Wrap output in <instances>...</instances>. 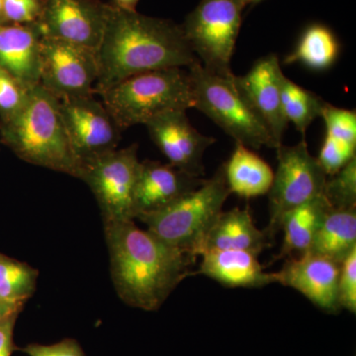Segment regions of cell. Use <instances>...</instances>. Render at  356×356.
Masks as SVG:
<instances>
[{
	"label": "cell",
	"instance_id": "17",
	"mask_svg": "<svg viewBox=\"0 0 356 356\" xmlns=\"http://www.w3.org/2000/svg\"><path fill=\"white\" fill-rule=\"evenodd\" d=\"M193 275H204L225 287L261 288L276 283L274 273H266L257 255L243 250H209Z\"/></svg>",
	"mask_w": 356,
	"mask_h": 356
},
{
	"label": "cell",
	"instance_id": "29",
	"mask_svg": "<svg viewBox=\"0 0 356 356\" xmlns=\"http://www.w3.org/2000/svg\"><path fill=\"white\" fill-rule=\"evenodd\" d=\"M356 156V147L341 142L325 134L317 158L327 177H332Z\"/></svg>",
	"mask_w": 356,
	"mask_h": 356
},
{
	"label": "cell",
	"instance_id": "33",
	"mask_svg": "<svg viewBox=\"0 0 356 356\" xmlns=\"http://www.w3.org/2000/svg\"><path fill=\"white\" fill-rule=\"evenodd\" d=\"M18 316L19 314H13L0 323V356H11L15 350L13 332Z\"/></svg>",
	"mask_w": 356,
	"mask_h": 356
},
{
	"label": "cell",
	"instance_id": "5",
	"mask_svg": "<svg viewBox=\"0 0 356 356\" xmlns=\"http://www.w3.org/2000/svg\"><path fill=\"white\" fill-rule=\"evenodd\" d=\"M99 95L122 132L165 112L193 108L191 79L181 67L136 74Z\"/></svg>",
	"mask_w": 356,
	"mask_h": 356
},
{
	"label": "cell",
	"instance_id": "31",
	"mask_svg": "<svg viewBox=\"0 0 356 356\" xmlns=\"http://www.w3.org/2000/svg\"><path fill=\"white\" fill-rule=\"evenodd\" d=\"M43 8L44 0H3L7 24H37Z\"/></svg>",
	"mask_w": 356,
	"mask_h": 356
},
{
	"label": "cell",
	"instance_id": "25",
	"mask_svg": "<svg viewBox=\"0 0 356 356\" xmlns=\"http://www.w3.org/2000/svg\"><path fill=\"white\" fill-rule=\"evenodd\" d=\"M281 100L285 119L303 136L311 124L321 117L327 103L316 93L293 83L285 74L282 79Z\"/></svg>",
	"mask_w": 356,
	"mask_h": 356
},
{
	"label": "cell",
	"instance_id": "37",
	"mask_svg": "<svg viewBox=\"0 0 356 356\" xmlns=\"http://www.w3.org/2000/svg\"><path fill=\"white\" fill-rule=\"evenodd\" d=\"M7 24L3 11V0H0V25Z\"/></svg>",
	"mask_w": 356,
	"mask_h": 356
},
{
	"label": "cell",
	"instance_id": "27",
	"mask_svg": "<svg viewBox=\"0 0 356 356\" xmlns=\"http://www.w3.org/2000/svg\"><path fill=\"white\" fill-rule=\"evenodd\" d=\"M29 86L0 67V122L9 120L24 106Z\"/></svg>",
	"mask_w": 356,
	"mask_h": 356
},
{
	"label": "cell",
	"instance_id": "35",
	"mask_svg": "<svg viewBox=\"0 0 356 356\" xmlns=\"http://www.w3.org/2000/svg\"><path fill=\"white\" fill-rule=\"evenodd\" d=\"M13 314H20V311L13 310V309L9 308L4 304L0 303V323L3 322L6 318L13 315Z\"/></svg>",
	"mask_w": 356,
	"mask_h": 356
},
{
	"label": "cell",
	"instance_id": "23",
	"mask_svg": "<svg viewBox=\"0 0 356 356\" xmlns=\"http://www.w3.org/2000/svg\"><path fill=\"white\" fill-rule=\"evenodd\" d=\"M339 54V43L334 33L327 26L316 23L304 30L296 48L284 58V64L324 70L334 64Z\"/></svg>",
	"mask_w": 356,
	"mask_h": 356
},
{
	"label": "cell",
	"instance_id": "10",
	"mask_svg": "<svg viewBox=\"0 0 356 356\" xmlns=\"http://www.w3.org/2000/svg\"><path fill=\"white\" fill-rule=\"evenodd\" d=\"M96 53L86 47L43 37L40 84L58 100L95 95Z\"/></svg>",
	"mask_w": 356,
	"mask_h": 356
},
{
	"label": "cell",
	"instance_id": "13",
	"mask_svg": "<svg viewBox=\"0 0 356 356\" xmlns=\"http://www.w3.org/2000/svg\"><path fill=\"white\" fill-rule=\"evenodd\" d=\"M145 126L170 165L192 177H203L204 154L216 140L198 132L189 122L186 110L165 112Z\"/></svg>",
	"mask_w": 356,
	"mask_h": 356
},
{
	"label": "cell",
	"instance_id": "36",
	"mask_svg": "<svg viewBox=\"0 0 356 356\" xmlns=\"http://www.w3.org/2000/svg\"><path fill=\"white\" fill-rule=\"evenodd\" d=\"M264 1V0H240L241 4L243 8L248 6H255V4L259 3V2Z\"/></svg>",
	"mask_w": 356,
	"mask_h": 356
},
{
	"label": "cell",
	"instance_id": "30",
	"mask_svg": "<svg viewBox=\"0 0 356 356\" xmlns=\"http://www.w3.org/2000/svg\"><path fill=\"white\" fill-rule=\"evenodd\" d=\"M339 302L341 309L356 313V248L341 262Z\"/></svg>",
	"mask_w": 356,
	"mask_h": 356
},
{
	"label": "cell",
	"instance_id": "24",
	"mask_svg": "<svg viewBox=\"0 0 356 356\" xmlns=\"http://www.w3.org/2000/svg\"><path fill=\"white\" fill-rule=\"evenodd\" d=\"M39 271L26 262L0 254V303L22 311L36 291Z\"/></svg>",
	"mask_w": 356,
	"mask_h": 356
},
{
	"label": "cell",
	"instance_id": "22",
	"mask_svg": "<svg viewBox=\"0 0 356 356\" xmlns=\"http://www.w3.org/2000/svg\"><path fill=\"white\" fill-rule=\"evenodd\" d=\"M356 248V207L327 213L309 252L339 262Z\"/></svg>",
	"mask_w": 356,
	"mask_h": 356
},
{
	"label": "cell",
	"instance_id": "21",
	"mask_svg": "<svg viewBox=\"0 0 356 356\" xmlns=\"http://www.w3.org/2000/svg\"><path fill=\"white\" fill-rule=\"evenodd\" d=\"M331 209L323 195L288 212L281 225L284 236L275 261L309 252L323 220Z\"/></svg>",
	"mask_w": 356,
	"mask_h": 356
},
{
	"label": "cell",
	"instance_id": "15",
	"mask_svg": "<svg viewBox=\"0 0 356 356\" xmlns=\"http://www.w3.org/2000/svg\"><path fill=\"white\" fill-rule=\"evenodd\" d=\"M280 58L275 54L264 56L243 76H234V83L266 126L280 147L288 122L283 114L282 79Z\"/></svg>",
	"mask_w": 356,
	"mask_h": 356
},
{
	"label": "cell",
	"instance_id": "3",
	"mask_svg": "<svg viewBox=\"0 0 356 356\" xmlns=\"http://www.w3.org/2000/svg\"><path fill=\"white\" fill-rule=\"evenodd\" d=\"M0 140L26 163L81 178L83 163L70 145L60 100L40 83L18 113L0 122Z\"/></svg>",
	"mask_w": 356,
	"mask_h": 356
},
{
	"label": "cell",
	"instance_id": "9",
	"mask_svg": "<svg viewBox=\"0 0 356 356\" xmlns=\"http://www.w3.org/2000/svg\"><path fill=\"white\" fill-rule=\"evenodd\" d=\"M139 165L137 144L83 163L79 179L95 194L103 221L135 220L133 200Z\"/></svg>",
	"mask_w": 356,
	"mask_h": 356
},
{
	"label": "cell",
	"instance_id": "16",
	"mask_svg": "<svg viewBox=\"0 0 356 356\" xmlns=\"http://www.w3.org/2000/svg\"><path fill=\"white\" fill-rule=\"evenodd\" d=\"M204 181L202 177H192L170 163L149 159L140 161L134 191V219L163 210Z\"/></svg>",
	"mask_w": 356,
	"mask_h": 356
},
{
	"label": "cell",
	"instance_id": "14",
	"mask_svg": "<svg viewBox=\"0 0 356 356\" xmlns=\"http://www.w3.org/2000/svg\"><path fill=\"white\" fill-rule=\"evenodd\" d=\"M341 264L322 255L305 252L287 257L282 268L274 273L276 283L293 288L320 310L339 314V277Z\"/></svg>",
	"mask_w": 356,
	"mask_h": 356
},
{
	"label": "cell",
	"instance_id": "7",
	"mask_svg": "<svg viewBox=\"0 0 356 356\" xmlns=\"http://www.w3.org/2000/svg\"><path fill=\"white\" fill-rule=\"evenodd\" d=\"M243 9L240 0H201L181 25L192 53L204 69L217 76H234L231 63Z\"/></svg>",
	"mask_w": 356,
	"mask_h": 356
},
{
	"label": "cell",
	"instance_id": "12",
	"mask_svg": "<svg viewBox=\"0 0 356 356\" xmlns=\"http://www.w3.org/2000/svg\"><path fill=\"white\" fill-rule=\"evenodd\" d=\"M111 4L98 0H44L37 23L43 37L62 40L97 51Z\"/></svg>",
	"mask_w": 356,
	"mask_h": 356
},
{
	"label": "cell",
	"instance_id": "19",
	"mask_svg": "<svg viewBox=\"0 0 356 356\" xmlns=\"http://www.w3.org/2000/svg\"><path fill=\"white\" fill-rule=\"evenodd\" d=\"M271 245L266 233L255 226L250 208H235L221 213L211 229L205 250H243L254 255Z\"/></svg>",
	"mask_w": 356,
	"mask_h": 356
},
{
	"label": "cell",
	"instance_id": "26",
	"mask_svg": "<svg viewBox=\"0 0 356 356\" xmlns=\"http://www.w3.org/2000/svg\"><path fill=\"white\" fill-rule=\"evenodd\" d=\"M325 182L324 196L332 209L356 207V156Z\"/></svg>",
	"mask_w": 356,
	"mask_h": 356
},
{
	"label": "cell",
	"instance_id": "32",
	"mask_svg": "<svg viewBox=\"0 0 356 356\" xmlns=\"http://www.w3.org/2000/svg\"><path fill=\"white\" fill-rule=\"evenodd\" d=\"M28 356H86L76 339H65L57 343H31L21 348Z\"/></svg>",
	"mask_w": 356,
	"mask_h": 356
},
{
	"label": "cell",
	"instance_id": "11",
	"mask_svg": "<svg viewBox=\"0 0 356 356\" xmlns=\"http://www.w3.org/2000/svg\"><path fill=\"white\" fill-rule=\"evenodd\" d=\"M70 145L81 163L117 149L122 131L93 95L60 100Z\"/></svg>",
	"mask_w": 356,
	"mask_h": 356
},
{
	"label": "cell",
	"instance_id": "18",
	"mask_svg": "<svg viewBox=\"0 0 356 356\" xmlns=\"http://www.w3.org/2000/svg\"><path fill=\"white\" fill-rule=\"evenodd\" d=\"M42 39L38 24L0 25V67L29 88L40 83Z\"/></svg>",
	"mask_w": 356,
	"mask_h": 356
},
{
	"label": "cell",
	"instance_id": "8",
	"mask_svg": "<svg viewBox=\"0 0 356 356\" xmlns=\"http://www.w3.org/2000/svg\"><path fill=\"white\" fill-rule=\"evenodd\" d=\"M276 153L277 170L268 192L269 222L264 229L271 243L288 212L324 195L329 177L309 152L305 140L295 146L281 145Z\"/></svg>",
	"mask_w": 356,
	"mask_h": 356
},
{
	"label": "cell",
	"instance_id": "20",
	"mask_svg": "<svg viewBox=\"0 0 356 356\" xmlns=\"http://www.w3.org/2000/svg\"><path fill=\"white\" fill-rule=\"evenodd\" d=\"M222 168L231 194L250 199L266 195L270 191L273 168L245 145L236 143L233 153Z\"/></svg>",
	"mask_w": 356,
	"mask_h": 356
},
{
	"label": "cell",
	"instance_id": "28",
	"mask_svg": "<svg viewBox=\"0 0 356 356\" xmlns=\"http://www.w3.org/2000/svg\"><path fill=\"white\" fill-rule=\"evenodd\" d=\"M321 118L325 122V134L337 140L356 147V112L339 108L325 103Z\"/></svg>",
	"mask_w": 356,
	"mask_h": 356
},
{
	"label": "cell",
	"instance_id": "6",
	"mask_svg": "<svg viewBox=\"0 0 356 356\" xmlns=\"http://www.w3.org/2000/svg\"><path fill=\"white\" fill-rule=\"evenodd\" d=\"M187 69L193 108L216 123L235 143L254 149H278L264 122L236 88L233 81L235 74L229 79L217 76L204 69L199 60Z\"/></svg>",
	"mask_w": 356,
	"mask_h": 356
},
{
	"label": "cell",
	"instance_id": "2",
	"mask_svg": "<svg viewBox=\"0 0 356 356\" xmlns=\"http://www.w3.org/2000/svg\"><path fill=\"white\" fill-rule=\"evenodd\" d=\"M95 93L103 92L128 77L197 62L181 25L112 6L97 50Z\"/></svg>",
	"mask_w": 356,
	"mask_h": 356
},
{
	"label": "cell",
	"instance_id": "4",
	"mask_svg": "<svg viewBox=\"0 0 356 356\" xmlns=\"http://www.w3.org/2000/svg\"><path fill=\"white\" fill-rule=\"evenodd\" d=\"M229 195L222 165L195 191L139 220L154 235L196 261L203 254L207 236Z\"/></svg>",
	"mask_w": 356,
	"mask_h": 356
},
{
	"label": "cell",
	"instance_id": "34",
	"mask_svg": "<svg viewBox=\"0 0 356 356\" xmlns=\"http://www.w3.org/2000/svg\"><path fill=\"white\" fill-rule=\"evenodd\" d=\"M140 0H113L112 6L127 11H137Z\"/></svg>",
	"mask_w": 356,
	"mask_h": 356
},
{
	"label": "cell",
	"instance_id": "1",
	"mask_svg": "<svg viewBox=\"0 0 356 356\" xmlns=\"http://www.w3.org/2000/svg\"><path fill=\"white\" fill-rule=\"evenodd\" d=\"M110 268L119 298L133 308L156 311L185 278L195 259L134 220L104 222Z\"/></svg>",
	"mask_w": 356,
	"mask_h": 356
}]
</instances>
